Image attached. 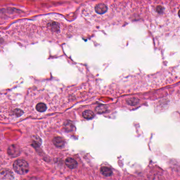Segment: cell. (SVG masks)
Instances as JSON below:
<instances>
[{"label":"cell","mask_w":180,"mask_h":180,"mask_svg":"<svg viewBox=\"0 0 180 180\" xmlns=\"http://www.w3.org/2000/svg\"><path fill=\"white\" fill-rule=\"evenodd\" d=\"M106 110H107V107L105 106H99L96 108V111L98 113H103L106 112Z\"/></svg>","instance_id":"cell-10"},{"label":"cell","mask_w":180,"mask_h":180,"mask_svg":"<svg viewBox=\"0 0 180 180\" xmlns=\"http://www.w3.org/2000/svg\"><path fill=\"white\" fill-rule=\"evenodd\" d=\"M100 172L105 177H110L113 174L112 170L108 167H102L100 168Z\"/></svg>","instance_id":"cell-6"},{"label":"cell","mask_w":180,"mask_h":180,"mask_svg":"<svg viewBox=\"0 0 180 180\" xmlns=\"http://www.w3.org/2000/svg\"><path fill=\"white\" fill-rule=\"evenodd\" d=\"M127 103L128 104L130 105H136L137 103H139V99L136 98H130L127 100Z\"/></svg>","instance_id":"cell-11"},{"label":"cell","mask_w":180,"mask_h":180,"mask_svg":"<svg viewBox=\"0 0 180 180\" xmlns=\"http://www.w3.org/2000/svg\"><path fill=\"white\" fill-rule=\"evenodd\" d=\"M156 11L157 12H158V13H162L163 11V8L162 7V6H157L156 8Z\"/></svg>","instance_id":"cell-13"},{"label":"cell","mask_w":180,"mask_h":180,"mask_svg":"<svg viewBox=\"0 0 180 180\" xmlns=\"http://www.w3.org/2000/svg\"><path fill=\"white\" fill-rule=\"evenodd\" d=\"M23 113H24V112L20 109H15L13 111L14 115L17 117H19L20 116H21Z\"/></svg>","instance_id":"cell-12"},{"label":"cell","mask_w":180,"mask_h":180,"mask_svg":"<svg viewBox=\"0 0 180 180\" xmlns=\"http://www.w3.org/2000/svg\"><path fill=\"white\" fill-rule=\"evenodd\" d=\"M53 143L54 145L58 147H62L65 145V140L61 137H55L53 140Z\"/></svg>","instance_id":"cell-5"},{"label":"cell","mask_w":180,"mask_h":180,"mask_svg":"<svg viewBox=\"0 0 180 180\" xmlns=\"http://www.w3.org/2000/svg\"><path fill=\"white\" fill-rule=\"evenodd\" d=\"M8 154L12 156H18L20 153V149L17 145H12L8 147Z\"/></svg>","instance_id":"cell-2"},{"label":"cell","mask_w":180,"mask_h":180,"mask_svg":"<svg viewBox=\"0 0 180 180\" xmlns=\"http://www.w3.org/2000/svg\"><path fill=\"white\" fill-rule=\"evenodd\" d=\"M30 180H41L39 178H37V177H32V178H31Z\"/></svg>","instance_id":"cell-14"},{"label":"cell","mask_w":180,"mask_h":180,"mask_svg":"<svg viewBox=\"0 0 180 180\" xmlns=\"http://www.w3.org/2000/svg\"><path fill=\"white\" fill-rule=\"evenodd\" d=\"M13 168L17 173L24 175L28 172L29 167L28 164L25 161L18 160L14 163Z\"/></svg>","instance_id":"cell-1"},{"label":"cell","mask_w":180,"mask_h":180,"mask_svg":"<svg viewBox=\"0 0 180 180\" xmlns=\"http://www.w3.org/2000/svg\"><path fill=\"white\" fill-rule=\"evenodd\" d=\"M107 5L104 3H99L96 5L95 7V12L99 14H104L107 12Z\"/></svg>","instance_id":"cell-3"},{"label":"cell","mask_w":180,"mask_h":180,"mask_svg":"<svg viewBox=\"0 0 180 180\" xmlns=\"http://www.w3.org/2000/svg\"><path fill=\"white\" fill-rule=\"evenodd\" d=\"M35 109L38 112L42 113V112H45V110H47V106L45 103H40L37 104L36 107H35Z\"/></svg>","instance_id":"cell-9"},{"label":"cell","mask_w":180,"mask_h":180,"mask_svg":"<svg viewBox=\"0 0 180 180\" xmlns=\"http://www.w3.org/2000/svg\"><path fill=\"white\" fill-rule=\"evenodd\" d=\"M48 27L51 31L54 32L58 31L60 29L59 24L57 22H50V24L48 25Z\"/></svg>","instance_id":"cell-7"},{"label":"cell","mask_w":180,"mask_h":180,"mask_svg":"<svg viewBox=\"0 0 180 180\" xmlns=\"http://www.w3.org/2000/svg\"><path fill=\"white\" fill-rule=\"evenodd\" d=\"M65 162L66 164L67 167H68L69 168H71V169L76 168V167L78 165V163L76 162V161L75 160H74L73 158H70V157L67 158Z\"/></svg>","instance_id":"cell-4"},{"label":"cell","mask_w":180,"mask_h":180,"mask_svg":"<svg viewBox=\"0 0 180 180\" xmlns=\"http://www.w3.org/2000/svg\"><path fill=\"white\" fill-rule=\"evenodd\" d=\"M94 116H95V114L92 110H86L84 111L82 113V116L87 119H93L94 117Z\"/></svg>","instance_id":"cell-8"},{"label":"cell","mask_w":180,"mask_h":180,"mask_svg":"<svg viewBox=\"0 0 180 180\" xmlns=\"http://www.w3.org/2000/svg\"><path fill=\"white\" fill-rule=\"evenodd\" d=\"M178 16H179V17L180 18V11H178Z\"/></svg>","instance_id":"cell-15"}]
</instances>
